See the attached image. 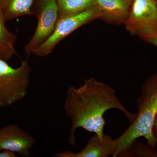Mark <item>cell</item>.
I'll use <instances>...</instances> for the list:
<instances>
[{
  "instance_id": "cell-5",
  "label": "cell",
  "mask_w": 157,
  "mask_h": 157,
  "mask_svg": "<svg viewBox=\"0 0 157 157\" xmlns=\"http://www.w3.org/2000/svg\"><path fill=\"white\" fill-rule=\"evenodd\" d=\"M100 14L95 6L75 15L59 18L51 36L33 54L36 56H47L62 40L78 28L100 18Z\"/></svg>"
},
{
  "instance_id": "cell-15",
  "label": "cell",
  "mask_w": 157,
  "mask_h": 157,
  "mask_svg": "<svg viewBox=\"0 0 157 157\" xmlns=\"http://www.w3.org/2000/svg\"><path fill=\"white\" fill-rule=\"evenodd\" d=\"M3 151H0V157H16L14 152L7 150H3Z\"/></svg>"
},
{
  "instance_id": "cell-9",
  "label": "cell",
  "mask_w": 157,
  "mask_h": 157,
  "mask_svg": "<svg viewBox=\"0 0 157 157\" xmlns=\"http://www.w3.org/2000/svg\"><path fill=\"white\" fill-rule=\"evenodd\" d=\"M100 18L109 23L124 24L128 15L132 0H93Z\"/></svg>"
},
{
  "instance_id": "cell-4",
  "label": "cell",
  "mask_w": 157,
  "mask_h": 157,
  "mask_svg": "<svg viewBox=\"0 0 157 157\" xmlns=\"http://www.w3.org/2000/svg\"><path fill=\"white\" fill-rule=\"evenodd\" d=\"M37 19L36 31L24 47L27 54H33L49 38L59 19L56 0H35L32 8Z\"/></svg>"
},
{
  "instance_id": "cell-17",
  "label": "cell",
  "mask_w": 157,
  "mask_h": 157,
  "mask_svg": "<svg viewBox=\"0 0 157 157\" xmlns=\"http://www.w3.org/2000/svg\"><path fill=\"white\" fill-rule=\"evenodd\" d=\"M155 1L156 2L157 4V0H155Z\"/></svg>"
},
{
  "instance_id": "cell-11",
  "label": "cell",
  "mask_w": 157,
  "mask_h": 157,
  "mask_svg": "<svg viewBox=\"0 0 157 157\" xmlns=\"http://www.w3.org/2000/svg\"><path fill=\"white\" fill-rule=\"evenodd\" d=\"M6 20L0 9V59L8 62L17 55L15 48L17 36L6 27Z\"/></svg>"
},
{
  "instance_id": "cell-3",
  "label": "cell",
  "mask_w": 157,
  "mask_h": 157,
  "mask_svg": "<svg viewBox=\"0 0 157 157\" xmlns=\"http://www.w3.org/2000/svg\"><path fill=\"white\" fill-rule=\"evenodd\" d=\"M31 70L27 58L21 61L17 68L0 59V108L10 106L25 97Z\"/></svg>"
},
{
  "instance_id": "cell-13",
  "label": "cell",
  "mask_w": 157,
  "mask_h": 157,
  "mask_svg": "<svg viewBox=\"0 0 157 157\" xmlns=\"http://www.w3.org/2000/svg\"><path fill=\"white\" fill-rule=\"evenodd\" d=\"M157 157V152L155 148L147 144V145L139 143L135 140L128 151L123 157Z\"/></svg>"
},
{
  "instance_id": "cell-14",
  "label": "cell",
  "mask_w": 157,
  "mask_h": 157,
  "mask_svg": "<svg viewBox=\"0 0 157 157\" xmlns=\"http://www.w3.org/2000/svg\"><path fill=\"white\" fill-rule=\"evenodd\" d=\"M145 42L157 47V31L146 32L139 36Z\"/></svg>"
},
{
  "instance_id": "cell-7",
  "label": "cell",
  "mask_w": 157,
  "mask_h": 157,
  "mask_svg": "<svg viewBox=\"0 0 157 157\" xmlns=\"http://www.w3.org/2000/svg\"><path fill=\"white\" fill-rule=\"evenodd\" d=\"M35 143L34 137L17 125L10 124L0 128V151L7 150L27 157Z\"/></svg>"
},
{
  "instance_id": "cell-8",
  "label": "cell",
  "mask_w": 157,
  "mask_h": 157,
  "mask_svg": "<svg viewBox=\"0 0 157 157\" xmlns=\"http://www.w3.org/2000/svg\"><path fill=\"white\" fill-rule=\"evenodd\" d=\"M117 143L109 135L104 134L101 139L97 134L91 137L87 144L81 151L74 153L70 151L62 152L54 156L56 157H115Z\"/></svg>"
},
{
  "instance_id": "cell-6",
  "label": "cell",
  "mask_w": 157,
  "mask_h": 157,
  "mask_svg": "<svg viewBox=\"0 0 157 157\" xmlns=\"http://www.w3.org/2000/svg\"><path fill=\"white\" fill-rule=\"evenodd\" d=\"M127 30L139 36L157 31V4L155 0H132L124 23Z\"/></svg>"
},
{
  "instance_id": "cell-16",
  "label": "cell",
  "mask_w": 157,
  "mask_h": 157,
  "mask_svg": "<svg viewBox=\"0 0 157 157\" xmlns=\"http://www.w3.org/2000/svg\"><path fill=\"white\" fill-rule=\"evenodd\" d=\"M152 132L153 135L157 139V113L155 116L154 120L152 127Z\"/></svg>"
},
{
  "instance_id": "cell-2",
  "label": "cell",
  "mask_w": 157,
  "mask_h": 157,
  "mask_svg": "<svg viewBox=\"0 0 157 157\" xmlns=\"http://www.w3.org/2000/svg\"><path fill=\"white\" fill-rule=\"evenodd\" d=\"M137 112L135 120L117 139L115 157H122L138 137H143L147 144L155 148L157 139L154 136L152 127L157 113V73L146 80L137 101Z\"/></svg>"
},
{
  "instance_id": "cell-1",
  "label": "cell",
  "mask_w": 157,
  "mask_h": 157,
  "mask_svg": "<svg viewBox=\"0 0 157 157\" xmlns=\"http://www.w3.org/2000/svg\"><path fill=\"white\" fill-rule=\"evenodd\" d=\"M64 108L65 115L71 121L68 141L74 148L75 133L79 128L95 133L103 139L106 124L104 114L107 110L119 109L128 118L130 124L134 121L137 115L127 110L112 88L94 78L85 79L83 85L79 87H70Z\"/></svg>"
},
{
  "instance_id": "cell-12",
  "label": "cell",
  "mask_w": 157,
  "mask_h": 157,
  "mask_svg": "<svg viewBox=\"0 0 157 157\" xmlns=\"http://www.w3.org/2000/svg\"><path fill=\"white\" fill-rule=\"evenodd\" d=\"M59 18L75 15L94 6L93 0H56Z\"/></svg>"
},
{
  "instance_id": "cell-10",
  "label": "cell",
  "mask_w": 157,
  "mask_h": 157,
  "mask_svg": "<svg viewBox=\"0 0 157 157\" xmlns=\"http://www.w3.org/2000/svg\"><path fill=\"white\" fill-rule=\"evenodd\" d=\"M35 0H0V9L4 18L11 20L25 15H33L32 8Z\"/></svg>"
}]
</instances>
